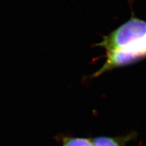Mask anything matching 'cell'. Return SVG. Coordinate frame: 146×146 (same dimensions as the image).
<instances>
[{
  "label": "cell",
  "instance_id": "obj_3",
  "mask_svg": "<svg viewBox=\"0 0 146 146\" xmlns=\"http://www.w3.org/2000/svg\"><path fill=\"white\" fill-rule=\"evenodd\" d=\"M133 136V134L120 137L102 135L91 139V141L94 146H125Z\"/></svg>",
  "mask_w": 146,
  "mask_h": 146
},
{
  "label": "cell",
  "instance_id": "obj_2",
  "mask_svg": "<svg viewBox=\"0 0 146 146\" xmlns=\"http://www.w3.org/2000/svg\"><path fill=\"white\" fill-rule=\"evenodd\" d=\"M145 58H146V36L118 50L106 53L105 63L93 76L97 77L112 69L131 64Z\"/></svg>",
  "mask_w": 146,
  "mask_h": 146
},
{
  "label": "cell",
  "instance_id": "obj_4",
  "mask_svg": "<svg viewBox=\"0 0 146 146\" xmlns=\"http://www.w3.org/2000/svg\"><path fill=\"white\" fill-rule=\"evenodd\" d=\"M62 146H94L91 139L81 137H64Z\"/></svg>",
  "mask_w": 146,
  "mask_h": 146
},
{
  "label": "cell",
  "instance_id": "obj_1",
  "mask_svg": "<svg viewBox=\"0 0 146 146\" xmlns=\"http://www.w3.org/2000/svg\"><path fill=\"white\" fill-rule=\"evenodd\" d=\"M145 36H146V21L132 17L114 31L105 36L103 40L96 45L103 47L106 53H108Z\"/></svg>",
  "mask_w": 146,
  "mask_h": 146
}]
</instances>
